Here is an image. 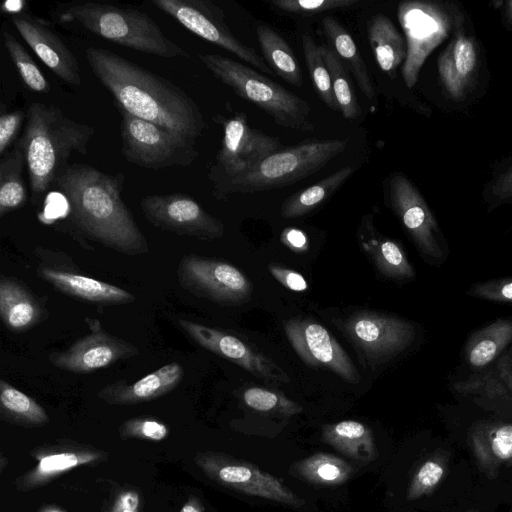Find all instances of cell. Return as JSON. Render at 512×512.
<instances>
[{
  "label": "cell",
  "mask_w": 512,
  "mask_h": 512,
  "mask_svg": "<svg viewBox=\"0 0 512 512\" xmlns=\"http://www.w3.org/2000/svg\"><path fill=\"white\" fill-rule=\"evenodd\" d=\"M58 17L118 45L162 58L188 57L145 12L96 2L65 4Z\"/></svg>",
  "instance_id": "4"
},
{
  "label": "cell",
  "mask_w": 512,
  "mask_h": 512,
  "mask_svg": "<svg viewBox=\"0 0 512 512\" xmlns=\"http://www.w3.org/2000/svg\"><path fill=\"white\" fill-rule=\"evenodd\" d=\"M268 269L276 280L292 291L303 292L308 288L305 278L294 270L274 264H270Z\"/></svg>",
  "instance_id": "47"
},
{
  "label": "cell",
  "mask_w": 512,
  "mask_h": 512,
  "mask_svg": "<svg viewBox=\"0 0 512 512\" xmlns=\"http://www.w3.org/2000/svg\"><path fill=\"white\" fill-rule=\"evenodd\" d=\"M302 47L304 59L319 98L330 109L340 112L333 92L331 76L320 46L315 43L310 35L305 33L302 35Z\"/></svg>",
  "instance_id": "39"
},
{
  "label": "cell",
  "mask_w": 512,
  "mask_h": 512,
  "mask_svg": "<svg viewBox=\"0 0 512 512\" xmlns=\"http://www.w3.org/2000/svg\"><path fill=\"white\" fill-rule=\"evenodd\" d=\"M453 388L471 397L483 410L512 417V351L499 357L489 369L454 383Z\"/></svg>",
  "instance_id": "21"
},
{
  "label": "cell",
  "mask_w": 512,
  "mask_h": 512,
  "mask_svg": "<svg viewBox=\"0 0 512 512\" xmlns=\"http://www.w3.org/2000/svg\"><path fill=\"white\" fill-rule=\"evenodd\" d=\"M320 50L331 76L332 88L340 112L348 120L357 119L362 109L342 61L329 45H321Z\"/></svg>",
  "instance_id": "37"
},
{
  "label": "cell",
  "mask_w": 512,
  "mask_h": 512,
  "mask_svg": "<svg viewBox=\"0 0 512 512\" xmlns=\"http://www.w3.org/2000/svg\"><path fill=\"white\" fill-rule=\"evenodd\" d=\"M38 512H65L62 509L56 507V506H46L39 510Z\"/></svg>",
  "instance_id": "51"
},
{
  "label": "cell",
  "mask_w": 512,
  "mask_h": 512,
  "mask_svg": "<svg viewBox=\"0 0 512 512\" xmlns=\"http://www.w3.org/2000/svg\"><path fill=\"white\" fill-rule=\"evenodd\" d=\"M224 135L208 178L216 186L241 175L282 147L277 137L249 126L244 113L221 121Z\"/></svg>",
  "instance_id": "10"
},
{
  "label": "cell",
  "mask_w": 512,
  "mask_h": 512,
  "mask_svg": "<svg viewBox=\"0 0 512 512\" xmlns=\"http://www.w3.org/2000/svg\"><path fill=\"white\" fill-rule=\"evenodd\" d=\"M33 457L37 460L35 467L15 479L18 490L30 491L42 487L76 467L106 460L107 454L93 447L63 443L37 449Z\"/></svg>",
  "instance_id": "22"
},
{
  "label": "cell",
  "mask_w": 512,
  "mask_h": 512,
  "mask_svg": "<svg viewBox=\"0 0 512 512\" xmlns=\"http://www.w3.org/2000/svg\"><path fill=\"white\" fill-rule=\"evenodd\" d=\"M0 316L13 333H23L48 317L44 302L24 283L13 277L0 278Z\"/></svg>",
  "instance_id": "25"
},
{
  "label": "cell",
  "mask_w": 512,
  "mask_h": 512,
  "mask_svg": "<svg viewBox=\"0 0 512 512\" xmlns=\"http://www.w3.org/2000/svg\"><path fill=\"white\" fill-rule=\"evenodd\" d=\"M467 443L477 467L489 479L512 466V422L477 421L468 429Z\"/></svg>",
  "instance_id": "23"
},
{
  "label": "cell",
  "mask_w": 512,
  "mask_h": 512,
  "mask_svg": "<svg viewBox=\"0 0 512 512\" xmlns=\"http://www.w3.org/2000/svg\"><path fill=\"white\" fill-rule=\"evenodd\" d=\"M10 18L27 45L59 79L81 85L75 55L48 22L25 11L13 13Z\"/></svg>",
  "instance_id": "20"
},
{
  "label": "cell",
  "mask_w": 512,
  "mask_h": 512,
  "mask_svg": "<svg viewBox=\"0 0 512 512\" xmlns=\"http://www.w3.org/2000/svg\"><path fill=\"white\" fill-rule=\"evenodd\" d=\"M289 473L319 485H340L353 474V467L340 457L315 453L291 465Z\"/></svg>",
  "instance_id": "34"
},
{
  "label": "cell",
  "mask_w": 512,
  "mask_h": 512,
  "mask_svg": "<svg viewBox=\"0 0 512 512\" xmlns=\"http://www.w3.org/2000/svg\"><path fill=\"white\" fill-rule=\"evenodd\" d=\"M122 438H134L159 442L169 434V427L152 417H134L124 421L119 427Z\"/></svg>",
  "instance_id": "42"
},
{
  "label": "cell",
  "mask_w": 512,
  "mask_h": 512,
  "mask_svg": "<svg viewBox=\"0 0 512 512\" xmlns=\"http://www.w3.org/2000/svg\"><path fill=\"white\" fill-rule=\"evenodd\" d=\"M152 4L202 39L211 42L261 72L275 75L264 59L234 36L224 11L209 0H153Z\"/></svg>",
  "instance_id": "9"
},
{
  "label": "cell",
  "mask_w": 512,
  "mask_h": 512,
  "mask_svg": "<svg viewBox=\"0 0 512 512\" xmlns=\"http://www.w3.org/2000/svg\"><path fill=\"white\" fill-rule=\"evenodd\" d=\"M507 13L509 19L512 21V1L508 2Z\"/></svg>",
  "instance_id": "52"
},
{
  "label": "cell",
  "mask_w": 512,
  "mask_h": 512,
  "mask_svg": "<svg viewBox=\"0 0 512 512\" xmlns=\"http://www.w3.org/2000/svg\"><path fill=\"white\" fill-rule=\"evenodd\" d=\"M85 321L91 331L89 334L78 338L66 350L49 354L48 360L54 367L89 374L140 354L130 342L104 330L98 319L85 318Z\"/></svg>",
  "instance_id": "16"
},
{
  "label": "cell",
  "mask_w": 512,
  "mask_h": 512,
  "mask_svg": "<svg viewBox=\"0 0 512 512\" xmlns=\"http://www.w3.org/2000/svg\"><path fill=\"white\" fill-rule=\"evenodd\" d=\"M322 441L355 460L371 462L377 457L372 431L358 421L344 420L324 426Z\"/></svg>",
  "instance_id": "28"
},
{
  "label": "cell",
  "mask_w": 512,
  "mask_h": 512,
  "mask_svg": "<svg viewBox=\"0 0 512 512\" xmlns=\"http://www.w3.org/2000/svg\"><path fill=\"white\" fill-rule=\"evenodd\" d=\"M362 247L385 276L401 280L415 276L413 267L397 242L382 237L370 238L362 241Z\"/></svg>",
  "instance_id": "36"
},
{
  "label": "cell",
  "mask_w": 512,
  "mask_h": 512,
  "mask_svg": "<svg viewBox=\"0 0 512 512\" xmlns=\"http://www.w3.org/2000/svg\"><path fill=\"white\" fill-rule=\"evenodd\" d=\"M347 141L306 140L272 153L249 171L214 186L216 196L282 188L318 172L342 153Z\"/></svg>",
  "instance_id": "6"
},
{
  "label": "cell",
  "mask_w": 512,
  "mask_h": 512,
  "mask_svg": "<svg viewBox=\"0 0 512 512\" xmlns=\"http://www.w3.org/2000/svg\"><path fill=\"white\" fill-rule=\"evenodd\" d=\"M3 42L24 84L34 92L48 93V80L21 43L8 31L3 32Z\"/></svg>",
  "instance_id": "40"
},
{
  "label": "cell",
  "mask_w": 512,
  "mask_h": 512,
  "mask_svg": "<svg viewBox=\"0 0 512 512\" xmlns=\"http://www.w3.org/2000/svg\"><path fill=\"white\" fill-rule=\"evenodd\" d=\"M178 512H204V507L197 496L191 495Z\"/></svg>",
  "instance_id": "50"
},
{
  "label": "cell",
  "mask_w": 512,
  "mask_h": 512,
  "mask_svg": "<svg viewBox=\"0 0 512 512\" xmlns=\"http://www.w3.org/2000/svg\"><path fill=\"white\" fill-rule=\"evenodd\" d=\"M355 172L352 166H345L315 184L289 196L282 204L283 218H296L314 211L328 200Z\"/></svg>",
  "instance_id": "32"
},
{
  "label": "cell",
  "mask_w": 512,
  "mask_h": 512,
  "mask_svg": "<svg viewBox=\"0 0 512 512\" xmlns=\"http://www.w3.org/2000/svg\"><path fill=\"white\" fill-rule=\"evenodd\" d=\"M199 59L223 84L251 102L282 127L312 132L309 104L298 95L249 66L219 54H200Z\"/></svg>",
  "instance_id": "5"
},
{
  "label": "cell",
  "mask_w": 512,
  "mask_h": 512,
  "mask_svg": "<svg viewBox=\"0 0 512 512\" xmlns=\"http://www.w3.org/2000/svg\"><path fill=\"white\" fill-rule=\"evenodd\" d=\"M369 44L382 71L393 77L407 55L406 41L384 14L374 15L367 26Z\"/></svg>",
  "instance_id": "27"
},
{
  "label": "cell",
  "mask_w": 512,
  "mask_h": 512,
  "mask_svg": "<svg viewBox=\"0 0 512 512\" xmlns=\"http://www.w3.org/2000/svg\"><path fill=\"white\" fill-rule=\"evenodd\" d=\"M256 34L265 63L283 80L296 87L303 85L302 70L286 40L271 27L258 24Z\"/></svg>",
  "instance_id": "30"
},
{
  "label": "cell",
  "mask_w": 512,
  "mask_h": 512,
  "mask_svg": "<svg viewBox=\"0 0 512 512\" xmlns=\"http://www.w3.org/2000/svg\"><path fill=\"white\" fill-rule=\"evenodd\" d=\"M358 0H272L277 9L294 14L315 15L328 10L342 9L356 4Z\"/></svg>",
  "instance_id": "43"
},
{
  "label": "cell",
  "mask_w": 512,
  "mask_h": 512,
  "mask_svg": "<svg viewBox=\"0 0 512 512\" xmlns=\"http://www.w3.org/2000/svg\"><path fill=\"white\" fill-rule=\"evenodd\" d=\"M478 57L475 42L462 30L440 54L437 66L447 93L456 100L464 97L477 70Z\"/></svg>",
  "instance_id": "26"
},
{
  "label": "cell",
  "mask_w": 512,
  "mask_h": 512,
  "mask_svg": "<svg viewBox=\"0 0 512 512\" xmlns=\"http://www.w3.org/2000/svg\"><path fill=\"white\" fill-rule=\"evenodd\" d=\"M94 133V127L69 118L53 105L34 102L28 107L18 141L24 150L35 205L69 165L70 156L86 154Z\"/></svg>",
  "instance_id": "3"
},
{
  "label": "cell",
  "mask_w": 512,
  "mask_h": 512,
  "mask_svg": "<svg viewBox=\"0 0 512 512\" xmlns=\"http://www.w3.org/2000/svg\"><path fill=\"white\" fill-rule=\"evenodd\" d=\"M184 376L178 362L165 364L134 383L118 380L102 387L97 397L109 405L128 406L149 402L174 390Z\"/></svg>",
  "instance_id": "24"
},
{
  "label": "cell",
  "mask_w": 512,
  "mask_h": 512,
  "mask_svg": "<svg viewBox=\"0 0 512 512\" xmlns=\"http://www.w3.org/2000/svg\"><path fill=\"white\" fill-rule=\"evenodd\" d=\"M123 181L122 174L75 163L65 168L55 185L67 200L72 223L83 235L125 255H144L149 245L123 202Z\"/></svg>",
  "instance_id": "2"
},
{
  "label": "cell",
  "mask_w": 512,
  "mask_h": 512,
  "mask_svg": "<svg viewBox=\"0 0 512 512\" xmlns=\"http://www.w3.org/2000/svg\"><path fill=\"white\" fill-rule=\"evenodd\" d=\"M322 25L330 47L347 64L362 93L376 102L375 90L366 64L350 33L331 16H326Z\"/></svg>",
  "instance_id": "31"
},
{
  "label": "cell",
  "mask_w": 512,
  "mask_h": 512,
  "mask_svg": "<svg viewBox=\"0 0 512 512\" xmlns=\"http://www.w3.org/2000/svg\"><path fill=\"white\" fill-rule=\"evenodd\" d=\"M0 415L14 425L40 427L49 422L44 408L31 396L0 380Z\"/></svg>",
  "instance_id": "35"
},
{
  "label": "cell",
  "mask_w": 512,
  "mask_h": 512,
  "mask_svg": "<svg viewBox=\"0 0 512 512\" xmlns=\"http://www.w3.org/2000/svg\"><path fill=\"white\" fill-rule=\"evenodd\" d=\"M484 192L494 203H512V158L496 169Z\"/></svg>",
  "instance_id": "44"
},
{
  "label": "cell",
  "mask_w": 512,
  "mask_h": 512,
  "mask_svg": "<svg viewBox=\"0 0 512 512\" xmlns=\"http://www.w3.org/2000/svg\"><path fill=\"white\" fill-rule=\"evenodd\" d=\"M397 17L407 46L402 77L412 88L427 57L448 36L452 19L446 8L430 1L401 2Z\"/></svg>",
  "instance_id": "8"
},
{
  "label": "cell",
  "mask_w": 512,
  "mask_h": 512,
  "mask_svg": "<svg viewBox=\"0 0 512 512\" xmlns=\"http://www.w3.org/2000/svg\"><path fill=\"white\" fill-rule=\"evenodd\" d=\"M180 286L191 294L225 306L248 301L252 284L237 267L223 260L184 255L177 267Z\"/></svg>",
  "instance_id": "11"
},
{
  "label": "cell",
  "mask_w": 512,
  "mask_h": 512,
  "mask_svg": "<svg viewBox=\"0 0 512 512\" xmlns=\"http://www.w3.org/2000/svg\"><path fill=\"white\" fill-rule=\"evenodd\" d=\"M85 57L119 109L193 139L201 135L203 114L184 90L104 48L88 47Z\"/></svg>",
  "instance_id": "1"
},
{
  "label": "cell",
  "mask_w": 512,
  "mask_h": 512,
  "mask_svg": "<svg viewBox=\"0 0 512 512\" xmlns=\"http://www.w3.org/2000/svg\"><path fill=\"white\" fill-rule=\"evenodd\" d=\"M140 208L151 225L179 236L213 240L222 237L225 231L221 220L183 193L145 196Z\"/></svg>",
  "instance_id": "14"
},
{
  "label": "cell",
  "mask_w": 512,
  "mask_h": 512,
  "mask_svg": "<svg viewBox=\"0 0 512 512\" xmlns=\"http://www.w3.org/2000/svg\"><path fill=\"white\" fill-rule=\"evenodd\" d=\"M467 293L488 301L512 303V278L476 283Z\"/></svg>",
  "instance_id": "45"
},
{
  "label": "cell",
  "mask_w": 512,
  "mask_h": 512,
  "mask_svg": "<svg viewBox=\"0 0 512 512\" xmlns=\"http://www.w3.org/2000/svg\"><path fill=\"white\" fill-rule=\"evenodd\" d=\"M512 342V320L498 319L473 333L467 341L465 356L476 370L496 361Z\"/></svg>",
  "instance_id": "29"
},
{
  "label": "cell",
  "mask_w": 512,
  "mask_h": 512,
  "mask_svg": "<svg viewBox=\"0 0 512 512\" xmlns=\"http://www.w3.org/2000/svg\"><path fill=\"white\" fill-rule=\"evenodd\" d=\"M178 325L199 346L235 363L254 376L271 382H289L288 375L277 363L239 338L187 319H179Z\"/></svg>",
  "instance_id": "19"
},
{
  "label": "cell",
  "mask_w": 512,
  "mask_h": 512,
  "mask_svg": "<svg viewBox=\"0 0 512 512\" xmlns=\"http://www.w3.org/2000/svg\"><path fill=\"white\" fill-rule=\"evenodd\" d=\"M243 400L248 407L260 412L291 416L302 411L299 404L284 395L260 387H251L245 390Z\"/></svg>",
  "instance_id": "41"
},
{
  "label": "cell",
  "mask_w": 512,
  "mask_h": 512,
  "mask_svg": "<svg viewBox=\"0 0 512 512\" xmlns=\"http://www.w3.org/2000/svg\"><path fill=\"white\" fill-rule=\"evenodd\" d=\"M4 459H5V458H4V455L2 454V455H1V461H0V464H1V468H0V469H1V471H3L4 466H5V464H4V463H5Z\"/></svg>",
  "instance_id": "53"
},
{
  "label": "cell",
  "mask_w": 512,
  "mask_h": 512,
  "mask_svg": "<svg viewBox=\"0 0 512 512\" xmlns=\"http://www.w3.org/2000/svg\"><path fill=\"white\" fill-rule=\"evenodd\" d=\"M284 330L292 348L307 365L328 369L348 383L360 381L350 357L323 326L291 319L284 323Z\"/></svg>",
  "instance_id": "18"
},
{
  "label": "cell",
  "mask_w": 512,
  "mask_h": 512,
  "mask_svg": "<svg viewBox=\"0 0 512 512\" xmlns=\"http://www.w3.org/2000/svg\"><path fill=\"white\" fill-rule=\"evenodd\" d=\"M37 276L60 293L80 301L100 305H123L135 301L129 291L81 273L65 253L36 248Z\"/></svg>",
  "instance_id": "13"
},
{
  "label": "cell",
  "mask_w": 512,
  "mask_h": 512,
  "mask_svg": "<svg viewBox=\"0 0 512 512\" xmlns=\"http://www.w3.org/2000/svg\"><path fill=\"white\" fill-rule=\"evenodd\" d=\"M281 241L296 253H304L309 247L306 234L297 228L284 229L281 234Z\"/></svg>",
  "instance_id": "49"
},
{
  "label": "cell",
  "mask_w": 512,
  "mask_h": 512,
  "mask_svg": "<svg viewBox=\"0 0 512 512\" xmlns=\"http://www.w3.org/2000/svg\"><path fill=\"white\" fill-rule=\"evenodd\" d=\"M26 159L19 141L0 161V216L22 207L27 191L22 176Z\"/></svg>",
  "instance_id": "33"
},
{
  "label": "cell",
  "mask_w": 512,
  "mask_h": 512,
  "mask_svg": "<svg viewBox=\"0 0 512 512\" xmlns=\"http://www.w3.org/2000/svg\"><path fill=\"white\" fill-rule=\"evenodd\" d=\"M386 188L392 210L419 251L426 257L439 261L444 254L440 243V230L419 190L400 172L388 176Z\"/></svg>",
  "instance_id": "17"
},
{
  "label": "cell",
  "mask_w": 512,
  "mask_h": 512,
  "mask_svg": "<svg viewBox=\"0 0 512 512\" xmlns=\"http://www.w3.org/2000/svg\"><path fill=\"white\" fill-rule=\"evenodd\" d=\"M194 460L209 479L226 488L293 507L304 505L279 479L251 463L216 452H198Z\"/></svg>",
  "instance_id": "12"
},
{
  "label": "cell",
  "mask_w": 512,
  "mask_h": 512,
  "mask_svg": "<svg viewBox=\"0 0 512 512\" xmlns=\"http://www.w3.org/2000/svg\"><path fill=\"white\" fill-rule=\"evenodd\" d=\"M140 496L135 490L120 492L112 505L111 512H139Z\"/></svg>",
  "instance_id": "48"
},
{
  "label": "cell",
  "mask_w": 512,
  "mask_h": 512,
  "mask_svg": "<svg viewBox=\"0 0 512 512\" xmlns=\"http://www.w3.org/2000/svg\"><path fill=\"white\" fill-rule=\"evenodd\" d=\"M449 468V454L438 450L415 470L407 490V499L416 500L432 494L442 483Z\"/></svg>",
  "instance_id": "38"
},
{
  "label": "cell",
  "mask_w": 512,
  "mask_h": 512,
  "mask_svg": "<svg viewBox=\"0 0 512 512\" xmlns=\"http://www.w3.org/2000/svg\"><path fill=\"white\" fill-rule=\"evenodd\" d=\"M344 330L371 365L384 363L398 355L415 337L410 322L368 311L352 315L344 323Z\"/></svg>",
  "instance_id": "15"
},
{
  "label": "cell",
  "mask_w": 512,
  "mask_h": 512,
  "mask_svg": "<svg viewBox=\"0 0 512 512\" xmlns=\"http://www.w3.org/2000/svg\"><path fill=\"white\" fill-rule=\"evenodd\" d=\"M26 117V113L21 110L12 112L1 111L0 116V155L7 153L8 147L15 140L18 130Z\"/></svg>",
  "instance_id": "46"
},
{
  "label": "cell",
  "mask_w": 512,
  "mask_h": 512,
  "mask_svg": "<svg viewBox=\"0 0 512 512\" xmlns=\"http://www.w3.org/2000/svg\"><path fill=\"white\" fill-rule=\"evenodd\" d=\"M119 110L121 152L128 162L160 170L189 166L199 156L195 139Z\"/></svg>",
  "instance_id": "7"
}]
</instances>
